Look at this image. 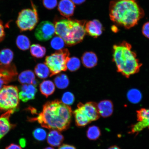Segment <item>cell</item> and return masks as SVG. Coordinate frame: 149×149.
<instances>
[{"instance_id": "cell-1", "label": "cell", "mask_w": 149, "mask_h": 149, "mask_svg": "<svg viewBox=\"0 0 149 149\" xmlns=\"http://www.w3.org/2000/svg\"><path fill=\"white\" fill-rule=\"evenodd\" d=\"M72 115L71 107L57 100L47 102L42 112L31 120H37L42 127L47 129L63 131L69 127Z\"/></svg>"}, {"instance_id": "cell-2", "label": "cell", "mask_w": 149, "mask_h": 149, "mask_svg": "<svg viewBox=\"0 0 149 149\" xmlns=\"http://www.w3.org/2000/svg\"><path fill=\"white\" fill-rule=\"evenodd\" d=\"M109 10L111 21L126 29L137 25L145 15L137 0H113L110 3Z\"/></svg>"}, {"instance_id": "cell-3", "label": "cell", "mask_w": 149, "mask_h": 149, "mask_svg": "<svg viewBox=\"0 0 149 149\" xmlns=\"http://www.w3.org/2000/svg\"><path fill=\"white\" fill-rule=\"evenodd\" d=\"M113 61L118 72L126 78L139 72L141 64L129 43L123 41L113 47Z\"/></svg>"}, {"instance_id": "cell-4", "label": "cell", "mask_w": 149, "mask_h": 149, "mask_svg": "<svg viewBox=\"0 0 149 149\" xmlns=\"http://www.w3.org/2000/svg\"><path fill=\"white\" fill-rule=\"evenodd\" d=\"M85 20L62 19L55 23L56 34L64 40L68 46H72L83 41L86 34Z\"/></svg>"}, {"instance_id": "cell-5", "label": "cell", "mask_w": 149, "mask_h": 149, "mask_svg": "<svg viewBox=\"0 0 149 149\" xmlns=\"http://www.w3.org/2000/svg\"><path fill=\"white\" fill-rule=\"evenodd\" d=\"M70 55L69 51L67 48H64L46 57L45 64L50 70V77L61 72L66 71V64L70 58Z\"/></svg>"}, {"instance_id": "cell-6", "label": "cell", "mask_w": 149, "mask_h": 149, "mask_svg": "<svg viewBox=\"0 0 149 149\" xmlns=\"http://www.w3.org/2000/svg\"><path fill=\"white\" fill-rule=\"evenodd\" d=\"M18 91L14 86H4L0 89V109L16 110L19 104Z\"/></svg>"}, {"instance_id": "cell-7", "label": "cell", "mask_w": 149, "mask_h": 149, "mask_svg": "<svg viewBox=\"0 0 149 149\" xmlns=\"http://www.w3.org/2000/svg\"><path fill=\"white\" fill-rule=\"evenodd\" d=\"M31 2L32 9H23L19 13L16 23L20 31H32L38 23L36 7L32 1Z\"/></svg>"}, {"instance_id": "cell-8", "label": "cell", "mask_w": 149, "mask_h": 149, "mask_svg": "<svg viewBox=\"0 0 149 149\" xmlns=\"http://www.w3.org/2000/svg\"><path fill=\"white\" fill-rule=\"evenodd\" d=\"M55 26L48 21L40 23L37 27L35 32V37L40 41L46 42L51 39L55 34Z\"/></svg>"}, {"instance_id": "cell-9", "label": "cell", "mask_w": 149, "mask_h": 149, "mask_svg": "<svg viewBox=\"0 0 149 149\" xmlns=\"http://www.w3.org/2000/svg\"><path fill=\"white\" fill-rule=\"evenodd\" d=\"M138 122L132 125L130 134L138 133L148 127L149 129V109H141L137 111Z\"/></svg>"}, {"instance_id": "cell-10", "label": "cell", "mask_w": 149, "mask_h": 149, "mask_svg": "<svg viewBox=\"0 0 149 149\" xmlns=\"http://www.w3.org/2000/svg\"><path fill=\"white\" fill-rule=\"evenodd\" d=\"M77 107L88 117L91 122L97 120L100 118V115L97 104L95 102H89L85 104L79 102Z\"/></svg>"}, {"instance_id": "cell-11", "label": "cell", "mask_w": 149, "mask_h": 149, "mask_svg": "<svg viewBox=\"0 0 149 149\" xmlns=\"http://www.w3.org/2000/svg\"><path fill=\"white\" fill-rule=\"evenodd\" d=\"M17 74L16 68L14 65H0V78L5 84L15 79Z\"/></svg>"}, {"instance_id": "cell-12", "label": "cell", "mask_w": 149, "mask_h": 149, "mask_svg": "<svg viewBox=\"0 0 149 149\" xmlns=\"http://www.w3.org/2000/svg\"><path fill=\"white\" fill-rule=\"evenodd\" d=\"M37 89L36 87L32 84H23L20 88L18 93L19 98L23 102H27L34 99Z\"/></svg>"}, {"instance_id": "cell-13", "label": "cell", "mask_w": 149, "mask_h": 149, "mask_svg": "<svg viewBox=\"0 0 149 149\" xmlns=\"http://www.w3.org/2000/svg\"><path fill=\"white\" fill-rule=\"evenodd\" d=\"M86 31L90 36L94 38L101 35L103 31V26L99 20L94 19L86 23Z\"/></svg>"}, {"instance_id": "cell-14", "label": "cell", "mask_w": 149, "mask_h": 149, "mask_svg": "<svg viewBox=\"0 0 149 149\" xmlns=\"http://www.w3.org/2000/svg\"><path fill=\"white\" fill-rule=\"evenodd\" d=\"M75 6L71 0H61L58 5V10L61 15L69 18L73 16Z\"/></svg>"}, {"instance_id": "cell-15", "label": "cell", "mask_w": 149, "mask_h": 149, "mask_svg": "<svg viewBox=\"0 0 149 149\" xmlns=\"http://www.w3.org/2000/svg\"><path fill=\"white\" fill-rule=\"evenodd\" d=\"M97 106L100 116L104 118H107L112 115L113 106L112 102L111 100H102L97 104Z\"/></svg>"}, {"instance_id": "cell-16", "label": "cell", "mask_w": 149, "mask_h": 149, "mask_svg": "<svg viewBox=\"0 0 149 149\" xmlns=\"http://www.w3.org/2000/svg\"><path fill=\"white\" fill-rule=\"evenodd\" d=\"M18 81L22 84H32L35 87L38 84V80L35 79L34 73L29 70L21 72L18 76Z\"/></svg>"}, {"instance_id": "cell-17", "label": "cell", "mask_w": 149, "mask_h": 149, "mask_svg": "<svg viewBox=\"0 0 149 149\" xmlns=\"http://www.w3.org/2000/svg\"><path fill=\"white\" fill-rule=\"evenodd\" d=\"M14 110H9L0 117V137L2 139L12 128L9 117Z\"/></svg>"}, {"instance_id": "cell-18", "label": "cell", "mask_w": 149, "mask_h": 149, "mask_svg": "<svg viewBox=\"0 0 149 149\" xmlns=\"http://www.w3.org/2000/svg\"><path fill=\"white\" fill-rule=\"evenodd\" d=\"M64 139V136L59 131L56 130H52L48 134L47 141L50 146L58 147L62 144Z\"/></svg>"}, {"instance_id": "cell-19", "label": "cell", "mask_w": 149, "mask_h": 149, "mask_svg": "<svg viewBox=\"0 0 149 149\" xmlns=\"http://www.w3.org/2000/svg\"><path fill=\"white\" fill-rule=\"evenodd\" d=\"M81 59L84 66L87 68H94L97 64V56L92 52H85L82 56Z\"/></svg>"}, {"instance_id": "cell-20", "label": "cell", "mask_w": 149, "mask_h": 149, "mask_svg": "<svg viewBox=\"0 0 149 149\" xmlns=\"http://www.w3.org/2000/svg\"><path fill=\"white\" fill-rule=\"evenodd\" d=\"M40 89L41 94L46 98H48L54 92L55 90V86L52 81L49 80H46L42 81L40 83Z\"/></svg>"}, {"instance_id": "cell-21", "label": "cell", "mask_w": 149, "mask_h": 149, "mask_svg": "<svg viewBox=\"0 0 149 149\" xmlns=\"http://www.w3.org/2000/svg\"><path fill=\"white\" fill-rule=\"evenodd\" d=\"M76 126L84 127L91 123V121L81 110L77 108L73 112Z\"/></svg>"}, {"instance_id": "cell-22", "label": "cell", "mask_w": 149, "mask_h": 149, "mask_svg": "<svg viewBox=\"0 0 149 149\" xmlns=\"http://www.w3.org/2000/svg\"><path fill=\"white\" fill-rule=\"evenodd\" d=\"M35 72L36 76L40 79H45L50 75L51 72L49 68L45 64L39 63L35 68Z\"/></svg>"}, {"instance_id": "cell-23", "label": "cell", "mask_w": 149, "mask_h": 149, "mask_svg": "<svg viewBox=\"0 0 149 149\" xmlns=\"http://www.w3.org/2000/svg\"><path fill=\"white\" fill-rule=\"evenodd\" d=\"M13 58V52L8 48H5L0 51V63L1 65L10 64Z\"/></svg>"}, {"instance_id": "cell-24", "label": "cell", "mask_w": 149, "mask_h": 149, "mask_svg": "<svg viewBox=\"0 0 149 149\" xmlns=\"http://www.w3.org/2000/svg\"><path fill=\"white\" fill-rule=\"evenodd\" d=\"M46 51L45 47L40 44H33L31 47V54L37 58H41L43 57L46 54Z\"/></svg>"}, {"instance_id": "cell-25", "label": "cell", "mask_w": 149, "mask_h": 149, "mask_svg": "<svg viewBox=\"0 0 149 149\" xmlns=\"http://www.w3.org/2000/svg\"><path fill=\"white\" fill-rule=\"evenodd\" d=\"M55 84L58 88L64 89L68 86L69 79L66 74H61L56 76L54 79Z\"/></svg>"}, {"instance_id": "cell-26", "label": "cell", "mask_w": 149, "mask_h": 149, "mask_svg": "<svg viewBox=\"0 0 149 149\" xmlns=\"http://www.w3.org/2000/svg\"><path fill=\"white\" fill-rule=\"evenodd\" d=\"M17 47L22 51H26L29 49L30 47L31 42L26 36L23 35H19L16 40Z\"/></svg>"}, {"instance_id": "cell-27", "label": "cell", "mask_w": 149, "mask_h": 149, "mask_svg": "<svg viewBox=\"0 0 149 149\" xmlns=\"http://www.w3.org/2000/svg\"><path fill=\"white\" fill-rule=\"evenodd\" d=\"M127 97L130 102L133 104H137L141 101L142 95L140 91L138 89H132L127 93Z\"/></svg>"}, {"instance_id": "cell-28", "label": "cell", "mask_w": 149, "mask_h": 149, "mask_svg": "<svg viewBox=\"0 0 149 149\" xmlns=\"http://www.w3.org/2000/svg\"><path fill=\"white\" fill-rule=\"evenodd\" d=\"M87 138L90 140L96 141L101 135V131L98 126L93 125L89 127L86 132Z\"/></svg>"}, {"instance_id": "cell-29", "label": "cell", "mask_w": 149, "mask_h": 149, "mask_svg": "<svg viewBox=\"0 0 149 149\" xmlns=\"http://www.w3.org/2000/svg\"><path fill=\"white\" fill-rule=\"evenodd\" d=\"M67 69L71 72H75L80 68L81 61L79 58L75 57L70 58L66 64Z\"/></svg>"}, {"instance_id": "cell-30", "label": "cell", "mask_w": 149, "mask_h": 149, "mask_svg": "<svg viewBox=\"0 0 149 149\" xmlns=\"http://www.w3.org/2000/svg\"><path fill=\"white\" fill-rule=\"evenodd\" d=\"M65 44L64 40L58 36L54 37L51 42L52 47L57 50L62 49L65 46Z\"/></svg>"}, {"instance_id": "cell-31", "label": "cell", "mask_w": 149, "mask_h": 149, "mask_svg": "<svg viewBox=\"0 0 149 149\" xmlns=\"http://www.w3.org/2000/svg\"><path fill=\"white\" fill-rule=\"evenodd\" d=\"M33 134L34 138L39 141H44L47 136L45 130L40 128H37L33 130Z\"/></svg>"}, {"instance_id": "cell-32", "label": "cell", "mask_w": 149, "mask_h": 149, "mask_svg": "<svg viewBox=\"0 0 149 149\" xmlns=\"http://www.w3.org/2000/svg\"><path fill=\"white\" fill-rule=\"evenodd\" d=\"M75 98L72 93L69 92H65L63 94L61 102L67 105H72L74 103Z\"/></svg>"}, {"instance_id": "cell-33", "label": "cell", "mask_w": 149, "mask_h": 149, "mask_svg": "<svg viewBox=\"0 0 149 149\" xmlns=\"http://www.w3.org/2000/svg\"><path fill=\"white\" fill-rule=\"evenodd\" d=\"M42 3L45 8L49 10L53 9L57 6V0H43Z\"/></svg>"}, {"instance_id": "cell-34", "label": "cell", "mask_w": 149, "mask_h": 149, "mask_svg": "<svg viewBox=\"0 0 149 149\" xmlns=\"http://www.w3.org/2000/svg\"><path fill=\"white\" fill-rule=\"evenodd\" d=\"M142 32L144 36L149 39V22H146L143 25Z\"/></svg>"}, {"instance_id": "cell-35", "label": "cell", "mask_w": 149, "mask_h": 149, "mask_svg": "<svg viewBox=\"0 0 149 149\" xmlns=\"http://www.w3.org/2000/svg\"><path fill=\"white\" fill-rule=\"evenodd\" d=\"M5 33L4 27L2 22L0 20V42L2 41L4 39Z\"/></svg>"}, {"instance_id": "cell-36", "label": "cell", "mask_w": 149, "mask_h": 149, "mask_svg": "<svg viewBox=\"0 0 149 149\" xmlns=\"http://www.w3.org/2000/svg\"><path fill=\"white\" fill-rule=\"evenodd\" d=\"M58 149H77L73 145L64 144L59 147Z\"/></svg>"}, {"instance_id": "cell-37", "label": "cell", "mask_w": 149, "mask_h": 149, "mask_svg": "<svg viewBox=\"0 0 149 149\" xmlns=\"http://www.w3.org/2000/svg\"><path fill=\"white\" fill-rule=\"evenodd\" d=\"M5 149H22L20 146L15 144H11L6 147Z\"/></svg>"}, {"instance_id": "cell-38", "label": "cell", "mask_w": 149, "mask_h": 149, "mask_svg": "<svg viewBox=\"0 0 149 149\" xmlns=\"http://www.w3.org/2000/svg\"><path fill=\"white\" fill-rule=\"evenodd\" d=\"M74 4L79 5L85 2L86 0H71Z\"/></svg>"}, {"instance_id": "cell-39", "label": "cell", "mask_w": 149, "mask_h": 149, "mask_svg": "<svg viewBox=\"0 0 149 149\" xmlns=\"http://www.w3.org/2000/svg\"><path fill=\"white\" fill-rule=\"evenodd\" d=\"M111 30L114 33H117L119 31V29L117 27L116 25H113L111 27Z\"/></svg>"}, {"instance_id": "cell-40", "label": "cell", "mask_w": 149, "mask_h": 149, "mask_svg": "<svg viewBox=\"0 0 149 149\" xmlns=\"http://www.w3.org/2000/svg\"><path fill=\"white\" fill-rule=\"evenodd\" d=\"M20 145L22 147H24L25 146L26 144V141L25 139H21L20 140Z\"/></svg>"}, {"instance_id": "cell-41", "label": "cell", "mask_w": 149, "mask_h": 149, "mask_svg": "<svg viewBox=\"0 0 149 149\" xmlns=\"http://www.w3.org/2000/svg\"><path fill=\"white\" fill-rule=\"evenodd\" d=\"M108 149H121L118 146H116V145H114V146H111L108 148Z\"/></svg>"}, {"instance_id": "cell-42", "label": "cell", "mask_w": 149, "mask_h": 149, "mask_svg": "<svg viewBox=\"0 0 149 149\" xmlns=\"http://www.w3.org/2000/svg\"><path fill=\"white\" fill-rule=\"evenodd\" d=\"M5 84L4 82L0 78V89L2 87L3 85Z\"/></svg>"}, {"instance_id": "cell-43", "label": "cell", "mask_w": 149, "mask_h": 149, "mask_svg": "<svg viewBox=\"0 0 149 149\" xmlns=\"http://www.w3.org/2000/svg\"><path fill=\"white\" fill-rule=\"evenodd\" d=\"M44 149H55L54 148H52V147H47V148H45Z\"/></svg>"}, {"instance_id": "cell-44", "label": "cell", "mask_w": 149, "mask_h": 149, "mask_svg": "<svg viewBox=\"0 0 149 149\" xmlns=\"http://www.w3.org/2000/svg\"><path fill=\"white\" fill-rule=\"evenodd\" d=\"M1 138L0 137V140H1Z\"/></svg>"}]
</instances>
